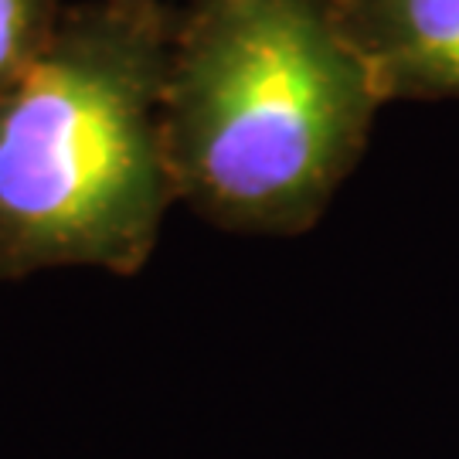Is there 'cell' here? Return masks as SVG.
<instances>
[{"instance_id":"obj_1","label":"cell","mask_w":459,"mask_h":459,"mask_svg":"<svg viewBox=\"0 0 459 459\" xmlns=\"http://www.w3.org/2000/svg\"><path fill=\"white\" fill-rule=\"evenodd\" d=\"M381 106L330 0H191L164 85L178 201L229 231L313 229Z\"/></svg>"},{"instance_id":"obj_2","label":"cell","mask_w":459,"mask_h":459,"mask_svg":"<svg viewBox=\"0 0 459 459\" xmlns=\"http://www.w3.org/2000/svg\"><path fill=\"white\" fill-rule=\"evenodd\" d=\"M178 17L89 0L0 92V276L140 273L178 201L164 85Z\"/></svg>"},{"instance_id":"obj_3","label":"cell","mask_w":459,"mask_h":459,"mask_svg":"<svg viewBox=\"0 0 459 459\" xmlns=\"http://www.w3.org/2000/svg\"><path fill=\"white\" fill-rule=\"evenodd\" d=\"M381 102L459 99V0H330Z\"/></svg>"},{"instance_id":"obj_4","label":"cell","mask_w":459,"mask_h":459,"mask_svg":"<svg viewBox=\"0 0 459 459\" xmlns=\"http://www.w3.org/2000/svg\"><path fill=\"white\" fill-rule=\"evenodd\" d=\"M62 14V0H0V92L41 55Z\"/></svg>"}]
</instances>
